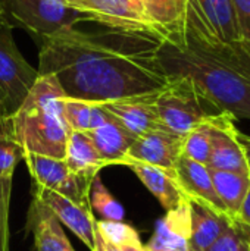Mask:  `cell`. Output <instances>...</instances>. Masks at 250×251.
Returning <instances> with one entry per match:
<instances>
[{
  "mask_svg": "<svg viewBox=\"0 0 250 251\" xmlns=\"http://www.w3.org/2000/svg\"><path fill=\"white\" fill-rule=\"evenodd\" d=\"M162 31L66 28L43 38L38 75L52 74L65 97L109 103L161 91L169 81L159 62Z\"/></svg>",
  "mask_w": 250,
  "mask_h": 251,
  "instance_id": "1",
  "label": "cell"
},
{
  "mask_svg": "<svg viewBox=\"0 0 250 251\" xmlns=\"http://www.w3.org/2000/svg\"><path fill=\"white\" fill-rule=\"evenodd\" d=\"M159 62L168 76L192 81L217 110L250 119V47L218 38L189 6L184 26L164 32Z\"/></svg>",
  "mask_w": 250,
  "mask_h": 251,
  "instance_id": "2",
  "label": "cell"
},
{
  "mask_svg": "<svg viewBox=\"0 0 250 251\" xmlns=\"http://www.w3.org/2000/svg\"><path fill=\"white\" fill-rule=\"evenodd\" d=\"M63 90L52 74L38 75L18 110L0 118L25 153L63 159L71 129L63 116Z\"/></svg>",
  "mask_w": 250,
  "mask_h": 251,
  "instance_id": "3",
  "label": "cell"
},
{
  "mask_svg": "<svg viewBox=\"0 0 250 251\" xmlns=\"http://www.w3.org/2000/svg\"><path fill=\"white\" fill-rule=\"evenodd\" d=\"M155 107L161 125L181 137L220 113L202 97L192 81L183 76H169L168 84L155 96Z\"/></svg>",
  "mask_w": 250,
  "mask_h": 251,
  "instance_id": "4",
  "label": "cell"
},
{
  "mask_svg": "<svg viewBox=\"0 0 250 251\" xmlns=\"http://www.w3.org/2000/svg\"><path fill=\"white\" fill-rule=\"evenodd\" d=\"M37 78L38 71L25 60L15 43L12 25L0 16V118L18 110Z\"/></svg>",
  "mask_w": 250,
  "mask_h": 251,
  "instance_id": "5",
  "label": "cell"
},
{
  "mask_svg": "<svg viewBox=\"0 0 250 251\" xmlns=\"http://www.w3.org/2000/svg\"><path fill=\"white\" fill-rule=\"evenodd\" d=\"M1 6L15 25L41 38L88 22L85 15L68 7L62 0H1Z\"/></svg>",
  "mask_w": 250,
  "mask_h": 251,
  "instance_id": "6",
  "label": "cell"
},
{
  "mask_svg": "<svg viewBox=\"0 0 250 251\" xmlns=\"http://www.w3.org/2000/svg\"><path fill=\"white\" fill-rule=\"evenodd\" d=\"M68 7L85 15L109 29L162 31L144 13L139 0H62ZM165 32V31H162Z\"/></svg>",
  "mask_w": 250,
  "mask_h": 251,
  "instance_id": "7",
  "label": "cell"
},
{
  "mask_svg": "<svg viewBox=\"0 0 250 251\" xmlns=\"http://www.w3.org/2000/svg\"><path fill=\"white\" fill-rule=\"evenodd\" d=\"M24 160L32 176V184L62 194L80 204L90 206V187L93 181L72 174L63 159L25 153Z\"/></svg>",
  "mask_w": 250,
  "mask_h": 251,
  "instance_id": "8",
  "label": "cell"
},
{
  "mask_svg": "<svg viewBox=\"0 0 250 251\" xmlns=\"http://www.w3.org/2000/svg\"><path fill=\"white\" fill-rule=\"evenodd\" d=\"M236 118L228 112L211 116V156L208 168L214 171L236 172L250 176L243 147L237 140Z\"/></svg>",
  "mask_w": 250,
  "mask_h": 251,
  "instance_id": "9",
  "label": "cell"
},
{
  "mask_svg": "<svg viewBox=\"0 0 250 251\" xmlns=\"http://www.w3.org/2000/svg\"><path fill=\"white\" fill-rule=\"evenodd\" d=\"M32 199L40 201L62 225L69 228L88 250L93 251L96 219L93 218L91 206L80 204L35 184H32Z\"/></svg>",
  "mask_w": 250,
  "mask_h": 251,
  "instance_id": "10",
  "label": "cell"
},
{
  "mask_svg": "<svg viewBox=\"0 0 250 251\" xmlns=\"http://www.w3.org/2000/svg\"><path fill=\"white\" fill-rule=\"evenodd\" d=\"M183 141L184 137L177 135L164 126L153 129L136 138L122 165L127 162H139L175 171V165L183 156Z\"/></svg>",
  "mask_w": 250,
  "mask_h": 251,
  "instance_id": "11",
  "label": "cell"
},
{
  "mask_svg": "<svg viewBox=\"0 0 250 251\" xmlns=\"http://www.w3.org/2000/svg\"><path fill=\"white\" fill-rule=\"evenodd\" d=\"M175 175H177L181 190L184 191L189 200L200 203L209 207L211 210L217 212L218 215H222L225 218H230L231 221H236L230 216L225 206L220 200L215 191L214 182H212L211 171L206 165L193 162L181 156L175 165Z\"/></svg>",
  "mask_w": 250,
  "mask_h": 251,
  "instance_id": "12",
  "label": "cell"
},
{
  "mask_svg": "<svg viewBox=\"0 0 250 251\" xmlns=\"http://www.w3.org/2000/svg\"><path fill=\"white\" fill-rule=\"evenodd\" d=\"M192 209L186 200L156 222L147 251H192Z\"/></svg>",
  "mask_w": 250,
  "mask_h": 251,
  "instance_id": "13",
  "label": "cell"
},
{
  "mask_svg": "<svg viewBox=\"0 0 250 251\" xmlns=\"http://www.w3.org/2000/svg\"><path fill=\"white\" fill-rule=\"evenodd\" d=\"M158 93L102 103V106L134 138H139L153 129L162 128L155 107V96Z\"/></svg>",
  "mask_w": 250,
  "mask_h": 251,
  "instance_id": "14",
  "label": "cell"
},
{
  "mask_svg": "<svg viewBox=\"0 0 250 251\" xmlns=\"http://www.w3.org/2000/svg\"><path fill=\"white\" fill-rule=\"evenodd\" d=\"M124 166H128L136 174V176L143 182V185L161 203L165 212L172 210L186 200H189L178 184L175 171H168L164 168L139 162H127Z\"/></svg>",
  "mask_w": 250,
  "mask_h": 251,
  "instance_id": "15",
  "label": "cell"
},
{
  "mask_svg": "<svg viewBox=\"0 0 250 251\" xmlns=\"http://www.w3.org/2000/svg\"><path fill=\"white\" fill-rule=\"evenodd\" d=\"M27 229L34 235L37 251H75L62 228V224L34 199L28 212Z\"/></svg>",
  "mask_w": 250,
  "mask_h": 251,
  "instance_id": "16",
  "label": "cell"
},
{
  "mask_svg": "<svg viewBox=\"0 0 250 251\" xmlns=\"http://www.w3.org/2000/svg\"><path fill=\"white\" fill-rule=\"evenodd\" d=\"M187 6L227 43H243L231 0H187Z\"/></svg>",
  "mask_w": 250,
  "mask_h": 251,
  "instance_id": "17",
  "label": "cell"
},
{
  "mask_svg": "<svg viewBox=\"0 0 250 251\" xmlns=\"http://www.w3.org/2000/svg\"><path fill=\"white\" fill-rule=\"evenodd\" d=\"M87 134L108 166L122 165L127 159L128 150L136 141V138L112 115L103 125Z\"/></svg>",
  "mask_w": 250,
  "mask_h": 251,
  "instance_id": "18",
  "label": "cell"
},
{
  "mask_svg": "<svg viewBox=\"0 0 250 251\" xmlns=\"http://www.w3.org/2000/svg\"><path fill=\"white\" fill-rule=\"evenodd\" d=\"M63 160L72 174L88 181H93L99 172L108 166L97 153L88 134L77 131H71L69 134Z\"/></svg>",
  "mask_w": 250,
  "mask_h": 251,
  "instance_id": "19",
  "label": "cell"
},
{
  "mask_svg": "<svg viewBox=\"0 0 250 251\" xmlns=\"http://www.w3.org/2000/svg\"><path fill=\"white\" fill-rule=\"evenodd\" d=\"M190 209H192V238H190L192 251L208 250L233 221L192 200H190Z\"/></svg>",
  "mask_w": 250,
  "mask_h": 251,
  "instance_id": "20",
  "label": "cell"
},
{
  "mask_svg": "<svg viewBox=\"0 0 250 251\" xmlns=\"http://www.w3.org/2000/svg\"><path fill=\"white\" fill-rule=\"evenodd\" d=\"M209 171L220 200L225 206L230 216L237 221V215L250 188V176L236 172L214 171V169Z\"/></svg>",
  "mask_w": 250,
  "mask_h": 251,
  "instance_id": "21",
  "label": "cell"
},
{
  "mask_svg": "<svg viewBox=\"0 0 250 251\" xmlns=\"http://www.w3.org/2000/svg\"><path fill=\"white\" fill-rule=\"evenodd\" d=\"M146 16L162 31H177L184 26L187 0H139Z\"/></svg>",
  "mask_w": 250,
  "mask_h": 251,
  "instance_id": "22",
  "label": "cell"
},
{
  "mask_svg": "<svg viewBox=\"0 0 250 251\" xmlns=\"http://www.w3.org/2000/svg\"><path fill=\"white\" fill-rule=\"evenodd\" d=\"M90 206L103 218V221H122L125 216L122 204L109 193L97 175L90 187Z\"/></svg>",
  "mask_w": 250,
  "mask_h": 251,
  "instance_id": "23",
  "label": "cell"
},
{
  "mask_svg": "<svg viewBox=\"0 0 250 251\" xmlns=\"http://www.w3.org/2000/svg\"><path fill=\"white\" fill-rule=\"evenodd\" d=\"M96 231L105 241L121 250L143 244L139 232L122 221H96Z\"/></svg>",
  "mask_w": 250,
  "mask_h": 251,
  "instance_id": "24",
  "label": "cell"
},
{
  "mask_svg": "<svg viewBox=\"0 0 250 251\" xmlns=\"http://www.w3.org/2000/svg\"><path fill=\"white\" fill-rule=\"evenodd\" d=\"M209 119L205 121L203 124H200L199 126H196L192 132H189L184 137V141H183V156L193 160V162L206 165V166H208V162H209L211 144H212L211 143V124H209Z\"/></svg>",
  "mask_w": 250,
  "mask_h": 251,
  "instance_id": "25",
  "label": "cell"
},
{
  "mask_svg": "<svg viewBox=\"0 0 250 251\" xmlns=\"http://www.w3.org/2000/svg\"><path fill=\"white\" fill-rule=\"evenodd\" d=\"M25 151L7 125L0 121V176H13L16 166L24 160Z\"/></svg>",
  "mask_w": 250,
  "mask_h": 251,
  "instance_id": "26",
  "label": "cell"
},
{
  "mask_svg": "<svg viewBox=\"0 0 250 251\" xmlns=\"http://www.w3.org/2000/svg\"><path fill=\"white\" fill-rule=\"evenodd\" d=\"M205 251H250V229L242 222L233 221Z\"/></svg>",
  "mask_w": 250,
  "mask_h": 251,
  "instance_id": "27",
  "label": "cell"
},
{
  "mask_svg": "<svg viewBox=\"0 0 250 251\" xmlns=\"http://www.w3.org/2000/svg\"><path fill=\"white\" fill-rule=\"evenodd\" d=\"M91 107L93 103L77 100V99H63V116L71 131L88 132L91 122Z\"/></svg>",
  "mask_w": 250,
  "mask_h": 251,
  "instance_id": "28",
  "label": "cell"
},
{
  "mask_svg": "<svg viewBox=\"0 0 250 251\" xmlns=\"http://www.w3.org/2000/svg\"><path fill=\"white\" fill-rule=\"evenodd\" d=\"M13 176H0V251H10L9 209Z\"/></svg>",
  "mask_w": 250,
  "mask_h": 251,
  "instance_id": "29",
  "label": "cell"
},
{
  "mask_svg": "<svg viewBox=\"0 0 250 251\" xmlns=\"http://www.w3.org/2000/svg\"><path fill=\"white\" fill-rule=\"evenodd\" d=\"M243 43L250 47V0H231Z\"/></svg>",
  "mask_w": 250,
  "mask_h": 251,
  "instance_id": "30",
  "label": "cell"
},
{
  "mask_svg": "<svg viewBox=\"0 0 250 251\" xmlns=\"http://www.w3.org/2000/svg\"><path fill=\"white\" fill-rule=\"evenodd\" d=\"M237 221L242 222L243 225H246L248 228L250 229V188L243 200V204L240 207V212L237 215Z\"/></svg>",
  "mask_w": 250,
  "mask_h": 251,
  "instance_id": "31",
  "label": "cell"
},
{
  "mask_svg": "<svg viewBox=\"0 0 250 251\" xmlns=\"http://www.w3.org/2000/svg\"><path fill=\"white\" fill-rule=\"evenodd\" d=\"M93 251H122L121 249H116L113 247L112 244H109L108 241H105L99 234L97 231H94V249Z\"/></svg>",
  "mask_w": 250,
  "mask_h": 251,
  "instance_id": "32",
  "label": "cell"
},
{
  "mask_svg": "<svg viewBox=\"0 0 250 251\" xmlns=\"http://www.w3.org/2000/svg\"><path fill=\"white\" fill-rule=\"evenodd\" d=\"M237 140H239L240 146L243 147V151H245V156H246V162H248V168H249L250 172V135L237 131Z\"/></svg>",
  "mask_w": 250,
  "mask_h": 251,
  "instance_id": "33",
  "label": "cell"
},
{
  "mask_svg": "<svg viewBox=\"0 0 250 251\" xmlns=\"http://www.w3.org/2000/svg\"><path fill=\"white\" fill-rule=\"evenodd\" d=\"M122 251H147V249H146V246H143V244H139V246L127 247V249H124Z\"/></svg>",
  "mask_w": 250,
  "mask_h": 251,
  "instance_id": "34",
  "label": "cell"
},
{
  "mask_svg": "<svg viewBox=\"0 0 250 251\" xmlns=\"http://www.w3.org/2000/svg\"><path fill=\"white\" fill-rule=\"evenodd\" d=\"M0 16H4V12H3V6H1V0H0Z\"/></svg>",
  "mask_w": 250,
  "mask_h": 251,
  "instance_id": "35",
  "label": "cell"
}]
</instances>
